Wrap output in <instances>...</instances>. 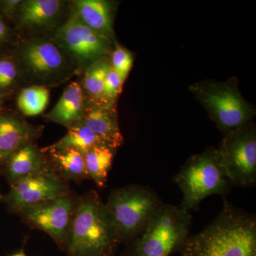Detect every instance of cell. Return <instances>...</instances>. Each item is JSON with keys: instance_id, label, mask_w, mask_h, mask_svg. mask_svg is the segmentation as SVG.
Instances as JSON below:
<instances>
[{"instance_id": "6da1fadb", "label": "cell", "mask_w": 256, "mask_h": 256, "mask_svg": "<svg viewBox=\"0 0 256 256\" xmlns=\"http://www.w3.org/2000/svg\"><path fill=\"white\" fill-rule=\"evenodd\" d=\"M182 256H256V220L224 202L220 215L180 248Z\"/></svg>"}, {"instance_id": "7a4b0ae2", "label": "cell", "mask_w": 256, "mask_h": 256, "mask_svg": "<svg viewBox=\"0 0 256 256\" xmlns=\"http://www.w3.org/2000/svg\"><path fill=\"white\" fill-rule=\"evenodd\" d=\"M121 244L106 203L96 191L77 200L66 250L68 256H114Z\"/></svg>"}, {"instance_id": "3957f363", "label": "cell", "mask_w": 256, "mask_h": 256, "mask_svg": "<svg viewBox=\"0 0 256 256\" xmlns=\"http://www.w3.org/2000/svg\"><path fill=\"white\" fill-rule=\"evenodd\" d=\"M120 242L136 240L164 204L156 192L142 185H130L111 192L107 203Z\"/></svg>"}, {"instance_id": "277c9868", "label": "cell", "mask_w": 256, "mask_h": 256, "mask_svg": "<svg viewBox=\"0 0 256 256\" xmlns=\"http://www.w3.org/2000/svg\"><path fill=\"white\" fill-rule=\"evenodd\" d=\"M191 212L181 206L163 204L133 244L128 256H170L190 236Z\"/></svg>"}, {"instance_id": "5b68a950", "label": "cell", "mask_w": 256, "mask_h": 256, "mask_svg": "<svg viewBox=\"0 0 256 256\" xmlns=\"http://www.w3.org/2000/svg\"><path fill=\"white\" fill-rule=\"evenodd\" d=\"M182 192L181 206L196 210L207 197L225 195L230 185L217 151L193 156L174 178Z\"/></svg>"}, {"instance_id": "8992f818", "label": "cell", "mask_w": 256, "mask_h": 256, "mask_svg": "<svg viewBox=\"0 0 256 256\" xmlns=\"http://www.w3.org/2000/svg\"><path fill=\"white\" fill-rule=\"evenodd\" d=\"M217 152L232 186H255L256 137L254 130L242 127L232 131Z\"/></svg>"}, {"instance_id": "52a82bcc", "label": "cell", "mask_w": 256, "mask_h": 256, "mask_svg": "<svg viewBox=\"0 0 256 256\" xmlns=\"http://www.w3.org/2000/svg\"><path fill=\"white\" fill-rule=\"evenodd\" d=\"M68 184L53 168L18 180L10 185L2 202L11 213L18 214L23 210L52 201L70 193Z\"/></svg>"}, {"instance_id": "ba28073f", "label": "cell", "mask_w": 256, "mask_h": 256, "mask_svg": "<svg viewBox=\"0 0 256 256\" xmlns=\"http://www.w3.org/2000/svg\"><path fill=\"white\" fill-rule=\"evenodd\" d=\"M77 200L70 192L65 196L23 210L18 215L30 226L48 234L60 249L66 250Z\"/></svg>"}, {"instance_id": "9c48e42d", "label": "cell", "mask_w": 256, "mask_h": 256, "mask_svg": "<svg viewBox=\"0 0 256 256\" xmlns=\"http://www.w3.org/2000/svg\"><path fill=\"white\" fill-rule=\"evenodd\" d=\"M57 43L82 67L90 66L110 50V38L82 22L73 12L56 34Z\"/></svg>"}, {"instance_id": "30bf717a", "label": "cell", "mask_w": 256, "mask_h": 256, "mask_svg": "<svg viewBox=\"0 0 256 256\" xmlns=\"http://www.w3.org/2000/svg\"><path fill=\"white\" fill-rule=\"evenodd\" d=\"M58 44L48 40L26 42L20 50V58L28 72L42 80H53L64 74L68 60Z\"/></svg>"}, {"instance_id": "8fae6325", "label": "cell", "mask_w": 256, "mask_h": 256, "mask_svg": "<svg viewBox=\"0 0 256 256\" xmlns=\"http://www.w3.org/2000/svg\"><path fill=\"white\" fill-rule=\"evenodd\" d=\"M204 102L222 129L232 132L244 127L252 116L248 106L236 92L222 88L206 92Z\"/></svg>"}, {"instance_id": "7c38bea8", "label": "cell", "mask_w": 256, "mask_h": 256, "mask_svg": "<svg viewBox=\"0 0 256 256\" xmlns=\"http://www.w3.org/2000/svg\"><path fill=\"white\" fill-rule=\"evenodd\" d=\"M52 168L48 158L33 142L14 153L0 168L10 184Z\"/></svg>"}, {"instance_id": "4fadbf2b", "label": "cell", "mask_w": 256, "mask_h": 256, "mask_svg": "<svg viewBox=\"0 0 256 256\" xmlns=\"http://www.w3.org/2000/svg\"><path fill=\"white\" fill-rule=\"evenodd\" d=\"M38 130L14 114L0 112V168L10 156L38 136Z\"/></svg>"}, {"instance_id": "5bb4252c", "label": "cell", "mask_w": 256, "mask_h": 256, "mask_svg": "<svg viewBox=\"0 0 256 256\" xmlns=\"http://www.w3.org/2000/svg\"><path fill=\"white\" fill-rule=\"evenodd\" d=\"M62 8V2L58 0L22 1L16 16L22 28H42L55 21Z\"/></svg>"}, {"instance_id": "9a60e30c", "label": "cell", "mask_w": 256, "mask_h": 256, "mask_svg": "<svg viewBox=\"0 0 256 256\" xmlns=\"http://www.w3.org/2000/svg\"><path fill=\"white\" fill-rule=\"evenodd\" d=\"M75 12L82 22L94 31L110 38L114 35L112 9L104 0H78L74 2Z\"/></svg>"}, {"instance_id": "2e32d148", "label": "cell", "mask_w": 256, "mask_h": 256, "mask_svg": "<svg viewBox=\"0 0 256 256\" xmlns=\"http://www.w3.org/2000/svg\"><path fill=\"white\" fill-rule=\"evenodd\" d=\"M77 124L88 128L112 149H117L124 143L117 118L106 109L92 108L84 112L82 119Z\"/></svg>"}, {"instance_id": "e0dca14e", "label": "cell", "mask_w": 256, "mask_h": 256, "mask_svg": "<svg viewBox=\"0 0 256 256\" xmlns=\"http://www.w3.org/2000/svg\"><path fill=\"white\" fill-rule=\"evenodd\" d=\"M84 95L78 82L66 89L54 108L47 116L52 122L69 128L78 122L84 114Z\"/></svg>"}, {"instance_id": "ac0fdd59", "label": "cell", "mask_w": 256, "mask_h": 256, "mask_svg": "<svg viewBox=\"0 0 256 256\" xmlns=\"http://www.w3.org/2000/svg\"><path fill=\"white\" fill-rule=\"evenodd\" d=\"M42 151L50 154L52 168L66 181L79 182L89 180L84 154L74 149L56 150L47 148Z\"/></svg>"}, {"instance_id": "d6986e66", "label": "cell", "mask_w": 256, "mask_h": 256, "mask_svg": "<svg viewBox=\"0 0 256 256\" xmlns=\"http://www.w3.org/2000/svg\"><path fill=\"white\" fill-rule=\"evenodd\" d=\"M114 151L110 146H94L84 154L86 169L89 180L100 188H106L114 158Z\"/></svg>"}, {"instance_id": "ffe728a7", "label": "cell", "mask_w": 256, "mask_h": 256, "mask_svg": "<svg viewBox=\"0 0 256 256\" xmlns=\"http://www.w3.org/2000/svg\"><path fill=\"white\" fill-rule=\"evenodd\" d=\"M109 146L88 128L76 124L68 128V132L63 138L47 148L56 150L74 149L85 154L94 146Z\"/></svg>"}, {"instance_id": "44dd1931", "label": "cell", "mask_w": 256, "mask_h": 256, "mask_svg": "<svg viewBox=\"0 0 256 256\" xmlns=\"http://www.w3.org/2000/svg\"><path fill=\"white\" fill-rule=\"evenodd\" d=\"M50 90L46 88L34 86L20 92L18 106L22 114L28 117H34L46 110L50 102Z\"/></svg>"}, {"instance_id": "7402d4cb", "label": "cell", "mask_w": 256, "mask_h": 256, "mask_svg": "<svg viewBox=\"0 0 256 256\" xmlns=\"http://www.w3.org/2000/svg\"><path fill=\"white\" fill-rule=\"evenodd\" d=\"M110 65L105 58L88 67L84 76V88L92 97L101 98Z\"/></svg>"}, {"instance_id": "603a6c76", "label": "cell", "mask_w": 256, "mask_h": 256, "mask_svg": "<svg viewBox=\"0 0 256 256\" xmlns=\"http://www.w3.org/2000/svg\"><path fill=\"white\" fill-rule=\"evenodd\" d=\"M18 76V65L12 58L0 56V92L4 94L16 84Z\"/></svg>"}, {"instance_id": "cb8c5ba5", "label": "cell", "mask_w": 256, "mask_h": 256, "mask_svg": "<svg viewBox=\"0 0 256 256\" xmlns=\"http://www.w3.org/2000/svg\"><path fill=\"white\" fill-rule=\"evenodd\" d=\"M133 62L132 55L128 50L120 46L116 47L112 53L110 66L124 84L132 68Z\"/></svg>"}, {"instance_id": "d4e9b609", "label": "cell", "mask_w": 256, "mask_h": 256, "mask_svg": "<svg viewBox=\"0 0 256 256\" xmlns=\"http://www.w3.org/2000/svg\"><path fill=\"white\" fill-rule=\"evenodd\" d=\"M122 86L124 84L121 82L118 75L116 74L110 66L101 99H104L108 102L116 100L122 92Z\"/></svg>"}, {"instance_id": "484cf974", "label": "cell", "mask_w": 256, "mask_h": 256, "mask_svg": "<svg viewBox=\"0 0 256 256\" xmlns=\"http://www.w3.org/2000/svg\"><path fill=\"white\" fill-rule=\"evenodd\" d=\"M20 0H4L0 1V12L8 18L16 16L21 4Z\"/></svg>"}, {"instance_id": "4316f807", "label": "cell", "mask_w": 256, "mask_h": 256, "mask_svg": "<svg viewBox=\"0 0 256 256\" xmlns=\"http://www.w3.org/2000/svg\"><path fill=\"white\" fill-rule=\"evenodd\" d=\"M10 35V30L2 16H0V46L8 40Z\"/></svg>"}, {"instance_id": "83f0119b", "label": "cell", "mask_w": 256, "mask_h": 256, "mask_svg": "<svg viewBox=\"0 0 256 256\" xmlns=\"http://www.w3.org/2000/svg\"><path fill=\"white\" fill-rule=\"evenodd\" d=\"M4 94L0 92V110H1L2 107L3 102H4Z\"/></svg>"}, {"instance_id": "f1b7e54d", "label": "cell", "mask_w": 256, "mask_h": 256, "mask_svg": "<svg viewBox=\"0 0 256 256\" xmlns=\"http://www.w3.org/2000/svg\"><path fill=\"white\" fill-rule=\"evenodd\" d=\"M10 256H28L25 254V252H16V254H12V255Z\"/></svg>"}, {"instance_id": "f546056e", "label": "cell", "mask_w": 256, "mask_h": 256, "mask_svg": "<svg viewBox=\"0 0 256 256\" xmlns=\"http://www.w3.org/2000/svg\"><path fill=\"white\" fill-rule=\"evenodd\" d=\"M3 195L0 193V202H2Z\"/></svg>"}]
</instances>
